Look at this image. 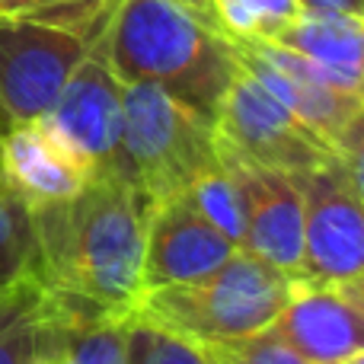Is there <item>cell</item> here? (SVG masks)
Returning <instances> with one entry per match:
<instances>
[{"instance_id":"obj_27","label":"cell","mask_w":364,"mask_h":364,"mask_svg":"<svg viewBox=\"0 0 364 364\" xmlns=\"http://www.w3.org/2000/svg\"><path fill=\"white\" fill-rule=\"evenodd\" d=\"M342 364H364V352H358V355H352L348 361H342Z\"/></svg>"},{"instance_id":"obj_9","label":"cell","mask_w":364,"mask_h":364,"mask_svg":"<svg viewBox=\"0 0 364 364\" xmlns=\"http://www.w3.org/2000/svg\"><path fill=\"white\" fill-rule=\"evenodd\" d=\"M233 42V38H230ZM240 68H246L291 115L320 134L329 147L342 141L355 119L364 112V102L339 90L323 77L307 58L278 42H233Z\"/></svg>"},{"instance_id":"obj_4","label":"cell","mask_w":364,"mask_h":364,"mask_svg":"<svg viewBox=\"0 0 364 364\" xmlns=\"http://www.w3.org/2000/svg\"><path fill=\"white\" fill-rule=\"evenodd\" d=\"M294 278L240 246L218 272L186 284L141 291L132 314L195 342L233 339L269 329L284 310Z\"/></svg>"},{"instance_id":"obj_16","label":"cell","mask_w":364,"mask_h":364,"mask_svg":"<svg viewBox=\"0 0 364 364\" xmlns=\"http://www.w3.org/2000/svg\"><path fill=\"white\" fill-rule=\"evenodd\" d=\"M220 32L233 42H275L301 19V0H211Z\"/></svg>"},{"instance_id":"obj_1","label":"cell","mask_w":364,"mask_h":364,"mask_svg":"<svg viewBox=\"0 0 364 364\" xmlns=\"http://www.w3.org/2000/svg\"><path fill=\"white\" fill-rule=\"evenodd\" d=\"M151 205L119 173H100L80 195L32 211L36 278L48 294L106 314L141 297Z\"/></svg>"},{"instance_id":"obj_17","label":"cell","mask_w":364,"mask_h":364,"mask_svg":"<svg viewBox=\"0 0 364 364\" xmlns=\"http://www.w3.org/2000/svg\"><path fill=\"white\" fill-rule=\"evenodd\" d=\"M36 278V230L32 211L10 192L0 195V297Z\"/></svg>"},{"instance_id":"obj_10","label":"cell","mask_w":364,"mask_h":364,"mask_svg":"<svg viewBox=\"0 0 364 364\" xmlns=\"http://www.w3.org/2000/svg\"><path fill=\"white\" fill-rule=\"evenodd\" d=\"M220 154V164L230 170L243 192L246 205V240L243 250L265 259L297 282L304 262V195L291 176L265 166L246 164L233 154Z\"/></svg>"},{"instance_id":"obj_21","label":"cell","mask_w":364,"mask_h":364,"mask_svg":"<svg viewBox=\"0 0 364 364\" xmlns=\"http://www.w3.org/2000/svg\"><path fill=\"white\" fill-rule=\"evenodd\" d=\"M201 346L211 364H307L272 326L233 339H211Z\"/></svg>"},{"instance_id":"obj_24","label":"cell","mask_w":364,"mask_h":364,"mask_svg":"<svg viewBox=\"0 0 364 364\" xmlns=\"http://www.w3.org/2000/svg\"><path fill=\"white\" fill-rule=\"evenodd\" d=\"M173 4H179L182 10L195 13V16H201L205 23L218 26V19H214V6H211V0H173ZM218 29H220V26H218Z\"/></svg>"},{"instance_id":"obj_12","label":"cell","mask_w":364,"mask_h":364,"mask_svg":"<svg viewBox=\"0 0 364 364\" xmlns=\"http://www.w3.org/2000/svg\"><path fill=\"white\" fill-rule=\"evenodd\" d=\"M0 179L4 192L23 201L29 211H38L80 195L93 173L51 134L45 122H26L0 134Z\"/></svg>"},{"instance_id":"obj_7","label":"cell","mask_w":364,"mask_h":364,"mask_svg":"<svg viewBox=\"0 0 364 364\" xmlns=\"http://www.w3.org/2000/svg\"><path fill=\"white\" fill-rule=\"evenodd\" d=\"M294 182L304 195V262L297 282L339 288L364 272V201L342 164Z\"/></svg>"},{"instance_id":"obj_13","label":"cell","mask_w":364,"mask_h":364,"mask_svg":"<svg viewBox=\"0 0 364 364\" xmlns=\"http://www.w3.org/2000/svg\"><path fill=\"white\" fill-rule=\"evenodd\" d=\"M272 329L307 364H342L364 352V310L329 284L294 282Z\"/></svg>"},{"instance_id":"obj_18","label":"cell","mask_w":364,"mask_h":364,"mask_svg":"<svg viewBox=\"0 0 364 364\" xmlns=\"http://www.w3.org/2000/svg\"><path fill=\"white\" fill-rule=\"evenodd\" d=\"M186 195L192 198V205L230 240V243L243 246V240H246L243 192H240L237 179L230 176V170H227L224 164H220L218 170H211L208 176H201Z\"/></svg>"},{"instance_id":"obj_26","label":"cell","mask_w":364,"mask_h":364,"mask_svg":"<svg viewBox=\"0 0 364 364\" xmlns=\"http://www.w3.org/2000/svg\"><path fill=\"white\" fill-rule=\"evenodd\" d=\"M13 6H16V0H0V16H6Z\"/></svg>"},{"instance_id":"obj_25","label":"cell","mask_w":364,"mask_h":364,"mask_svg":"<svg viewBox=\"0 0 364 364\" xmlns=\"http://www.w3.org/2000/svg\"><path fill=\"white\" fill-rule=\"evenodd\" d=\"M339 291H342V294H346L352 304H358V307L364 310V272H358L355 278H348L346 284H339Z\"/></svg>"},{"instance_id":"obj_22","label":"cell","mask_w":364,"mask_h":364,"mask_svg":"<svg viewBox=\"0 0 364 364\" xmlns=\"http://www.w3.org/2000/svg\"><path fill=\"white\" fill-rule=\"evenodd\" d=\"M336 154H339V164L346 170L348 182H352V188L364 201V112L342 134V141L336 144Z\"/></svg>"},{"instance_id":"obj_3","label":"cell","mask_w":364,"mask_h":364,"mask_svg":"<svg viewBox=\"0 0 364 364\" xmlns=\"http://www.w3.org/2000/svg\"><path fill=\"white\" fill-rule=\"evenodd\" d=\"M218 166V138L208 115L154 83H125L115 173L132 182L147 205L179 198Z\"/></svg>"},{"instance_id":"obj_19","label":"cell","mask_w":364,"mask_h":364,"mask_svg":"<svg viewBox=\"0 0 364 364\" xmlns=\"http://www.w3.org/2000/svg\"><path fill=\"white\" fill-rule=\"evenodd\" d=\"M128 364H211L201 342L132 314L128 323Z\"/></svg>"},{"instance_id":"obj_23","label":"cell","mask_w":364,"mask_h":364,"mask_svg":"<svg viewBox=\"0 0 364 364\" xmlns=\"http://www.w3.org/2000/svg\"><path fill=\"white\" fill-rule=\"evenodd\" d=\"M304 13H352L364 16V0H301Z\"/></svg>"},{"instance_id":"obj_5","label":"cell","mask_w":364,"mask_h":364,"mask_svg":"<svg viewBox=\"0 0 364 364\" xmlns=\"http://www.w3.org/2000/svg\"><path fill=\"white\" fill-rule=\"evenodd\" d=\"M214 138L224 154L301 179L323 166L339 164L336 147L314 134L297 115H291L246 68L233 74L218 109L211 115Z\"/></svg>"},{"instance_id":"obj_8","label":"cell","mask_w":364,"mask_h":364,"mask_svg":"<svg viewBox=\"0 0 364 364\" xmlns=\"http://www.w3.org/2000/svg\"><path fill=\"white\" fill-rule=\"evenodd\" d=\"M122 100L125 83L109 68L102 45L93 42L90 55L77 64L42 122L93 176L115 173L122 144Z\"/></svg>"},{"instance_id":"obj_15","label":"cell","mask_w":364,"mask_h":364,"mask_svg":"<svg viewBox=\"0 0 364 364\" xmlns=\"http://www.w3.org/2000/svg\"><path fill=\"white\" fill-rule=\"evenodd\" d=\"M45 291L26 278L0 297V364H45Z\"/></svg>"},{"instance_id":"obj_14","label":"cell","mask_w":364,"mask_h":364,"mask_svg":"<svg viewBox=\"0 0 364 364\" xmlns=\"http://www.w3.org/2000/svg\"><path fill=\"white\" fill-rule=\"evenodd\" d=\"M275 42L307 58L323 77L364 102V16L301 13V19Z\"/></svg>"},{"instance_id":"obj_2","label":"cell","mask_w":364,"mask_h":364,"mask_svg":"<svg viewBox=\"0 0 364 364\" xmlns=\"http://www.w3.org/2000/svg\"><path fill=\"white\" fill-rule=\"evenodd\" d=\"M96 42L122 83H154L208 119L237 74L230 38L173 0H119Z\"/></svg>"},{"instance_id":"obj_28","label":"cell","mask_w":364,"mask_h":364,"mask_svg":"<svg viewBox=\"0 0 364 364\" xmlns=\"http://www.w3.org/2000/svg\"><path fill=\"white\" fill-rule=\"evenodd\" d=\"M0 195H4V179H0Z\"/></svg>"},{"instance_id":"obj_6","label":"cell","mask_w":364,"mask_h":364,"mask_svg":"<svg viewBox=\"0 0 364 364\" xmlns=\"http://www.w3.org/2000/svg\"><path fill=\"white\" fill-rule=\"evenodd\" d=\"M93 42L32 16H0V134L42 122Z\"/></svg>"},{"instance_id":"obj_20","label":"cell","mask_w":364,"mask_h":364,"mask_svg":"<svg viewBox=\"0 0 364 364\" xmlns=\"http://www.w3.org/2000/svg\"><path fill=\"white\" fill-rule=\"evenodd\" d=\"M115 6L119 0H16L6 16H32L96 42L106 32Z\"/></svg>"},{"instance_id":"obj_11","label":"cell","mask_w":364,"mask_h":364,"mask_svg":"<svg viewBox=\"0 0 364 364\" xmlns=\"http://www.w3.org/2000/svg\"><path fill=\"white\" fill-rule=\"evenodd\" d=\"M240 246L230 243L188 195L160 201L147 214L141 291L186 284L218 272Z\"/></svg>"}]
</instances>
